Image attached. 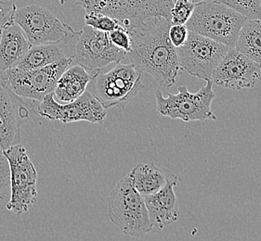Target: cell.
I'll use <instances>...</instances> for the list:
<instances>
[{
	"label": "cell",
	"instance_id": "2",
	"mask_svg": "<svg viewBox=\"0 0 261 241\" xmlns=\"http://www.w3.org/2000/svg\"><path fill=\"white\" fill-rule=\"evenodd\" d=\"M107 203L109 219L126 236L141 237L152 230L144 197L134 189L128 174L119 180Z\"/></svg>",
	"mask_w": 261,
	"mask_h": 241
},
{
	"label": "cell",
	"instance_id": "22",
	"mask_svg": "<svg viewBox=\"0 0 261 241\" xmlns=\"http://www.w3.org/2000/svg\"><path fill=\"white\" fill-rule=\"evenodd\" d=\"M230 7L246 19H261V0H214Z\"/></svg>",
	"mask_w": 261,
	"mask_h": 241
},
{
	"label": "cell",
	"instance_id": "27",
	"mask_svg": "<svg viewBox=\"0 0 261 241\" xmlns=\"http://www.w3.org/2000/svg\"><path fill=\"white\" fill-rule=\"evenodd\" d=\"M17 7L12 1L0 0V35L6 27L14 21Z\"/></svg>",
	"mask_w": 261,
	"mask_h": 241
},
{
	"label": "cell",
	"instance_id": "3",
	"mask_svg": "<svg viewBox=\"0 0 261 241\" xmlns=\"http://www.w3.org/2000/svg\"><path fill=\"white\" fill-rule=\"evenodd\" d=\"M245 16L230 7L211 1L195 3L193 14L185 23L190 32L208 37L227 47H234Z\"/></svg>",
	"mask_w": 261,
	"mask_h": 241
},
{
	"label": "cell",
	"instance_id": "13",
	"mask_svg": "<svg viewBox=\"0 0 261 241\" xmlns=\"http://www.w3.org/2000/svg\"><path fill=\"white\" fill-rule=\"evenodd\" d=\"M211 80L229 89L251 88L261 80V67L236 47H229Z\"/></svg>",
	"mask_w": 261,
	"mask_h": 241
},
{
	"label": "cell",
	"instance_id": "17",
	"mask_svg": "<svg viewBox=\"0 0 261 241\" xmlns=\"http://www.w3.org/2000/svg\"><path fill=\"white\" fill-rule=\"evenodd\" d=\"M93 74L79 64L71 65L58 80L53 91L54 99L63 104L77 99L87 90Z\"/></svg>",
	"mask_w": 261,
	"mask_h": 241
},
{
	"label": "cell",
	"instance_id": "16",
	"mask_svg": "<svg viewBox=\"0 0 261 241\" xmlns=\"http://www.w3.org/2000/svg\"><path fill=\"white\" fill-rule=\"evenodd\" d=\"M31 46L15 21L6 27L0 35V70L15 68Z\"/></svg>",
	"mask_w": 261,
	"mask_h": 241
},
{
	"label": "cell",
	"instance_id": "15",
	"mask_svg": "<svg viewBox=\"0 0 261 241\" xmlns=\"http://www.w3.org/2000/svg\"><path fill=\"white\" fill-rule=\"evenodd\" d=\"M75 3L86 12L110 16L127 31L139 21L144 20L134 0H75Z\"/></svg>",
	"mask_w": 261,
	"mask_h": 241
},
{
	"label": "cell",
	"instance_id": "24",
	"mask_svg": "<svg viewBox=\"0 0 261 241\" xmlns=\"http://www.w3.org/2000/svg\"><path fill=\"white\" fill-rule=\"evenodd\" d=\"M194 6L195 3L193 0H175L170 11L171 24L185 25L193 14Z\"/></svg>",
	"mask_w": 261,
	"mask_h": 241
},
{
	"label": "cell",
	"instance_id": "10",
	"mask_svg": "<svg viewBox=\"0 0 261 241\" xmlns=\"http://www.w3.org/2000/svg\"><path fill=\"white\" fill-rule=\"evenodd\" d=\"M73 61V57H69L32 71H21L15 67L5 71L4 76L18 96L41 101L47 95L53 93L60 76L72 65Z\"/></svg>",
	"mask_w": 261,
	"mask_h": 241
},
{
	"label": "cell",
	"instance_id": "14",
	"mask_svg": "<svg viewBox=\"0 0 261 241\" xmlns=\"http://www.w3.org/2000/svg\"><path fill=\"white\" fill-rule=\"evenodd\" d=\"M177 175L169 173L167 182L154 194L144 197L151 225L157 229L171 225L179 217L178 199L174 188L178 184Z\"/></svg>",
	"mask_w": 261,
	"mask_h": 241
},
{
	"label": "cell",
	"instance_id": "5",
	"mask_svg": "<svg viewBox=\"0 0 261 241\" xmlns=\"http://www.w3.org/2000/svg\"><path fill=\"white\" fill-rule=\"evenodd\" d=\"M213 81H206V84L195 93L189 91L186 85H179L178 94H168L165 98L161 90L155 94L156 111L160 115L172 120H217L211 110L212 101L216 99L213 91Z\"/></svg>",
	"mask_w": 261,
	"mask_h": 241
},
{
	"label": "cell",
	"instance_id": "30",
	"mask_svg": "<svg viewBox=\"0 0 261 241\" xmlns=\"http://www.w3.org/2000/svg\"></svg>",
	"mask_w": 261,
	"mask_h": 241
},
{
	"label": "cell",
	"instance_id": "4",
	"mask_svg": "<svg viewBox=\"0 0 261 241\" xmlns=\"http://www.w3.org/2000/svg\"><path fill=\"white\" fill-rule=\"evenodd\" d=\"M142 72L132 64H117L110 72H95L91 79L92 89L105 109H124L137 94L144 88Z\"/></svg>",
	"mask_w": 261,
	"mask_h": 241
},
{
	"label": "cell",
	"instance_id": "11",
	"mask_svg": "<svg viewBox=\"0 0 261 241\" xmlns=\"http://www.w3.org/2000/svg\"><path fill=\"white\" fill-rule=\"evenodd\" d=\"M37 112L47 120H61L63 124L86 120L101 125L107 115L105 107L94 95L87 90L77 99L64 104L54 99L53 92L49 93L40 101Z\"/></svg>",
	"mask_w": 261,
	"mask_h": 241
},
{
	"label": "cell",
	"instance_id": "20",
	"mask_svg": "<svg viewBox=\"0 0 261 241\" xmlns=\"http://www.w3.org/2000/svg\"><path fill=\"white\" fill-rule=\"evenodd\" d=\"M234 47L261 67V19H246Z\"/></svg>",
	"mask_w": 261,
	"mask_h": 241
},
{
	"label": "cell",
	"instance_id": "6",
	"mask_svg": "<svg viewBox=\"0 0 261 241\" xmlns=\"http://www.w3.org/2000/svg\"><path fill=\"white\" fill-rule=\"evenodd\" d=\"M3 153L11 168V193L7 209L14 215H23L37 202V170L21 143Z\"/></svg>",
	"mask_w": 261,
	"mask_h": 241
},
{
	"label": "cell",
	"instance_id": "28",
	"mask_svg": "<svg viewBox=\"0 0 261 241\" xmlns=\"http://www.w3.org/2000/svg\"><path fill=\"white\" fill-rule=\"evenodd\" d=\"M189 36V30L187 27L182 24H176L169 27L168 31V37L170 39V42L172 43L173 46L178 47L183 46Z\"/></svg>",
	"mask_w": 261,
	"mask_h": 241
},
{
	"label": "cell",
	"instance_id": "1",
	"mask_svg": "<svg viewBox=\"0 0 261 241\" xmlns=\"http://www.w3.org/2000/svg\"><path fill=\"white\" fill-rule=\"evenodd\" d=\"M171 21L162 16L149 17L129 30L131 64L142 73L151 74L159 85L168 88L176 84L182 72L177 48L168 37Z\"/></svg>",
	"mask_w": 261,
	"mask_h": 241
},
{
	"label": "cell",
	"instance_id": "19",
	"mask_svg": "<svg viewBox=\"0 0 261 241\" xmlns=\"http://www.w3.org/2000/svg\"><path fill=\"white\" fill-rule=\"evenodd\" d=\"M69 58L61 46L57 44H44L31 46L24 58L16 68L21 71H32Z\"/></svg>",
	"mask_w": 261,
	"mask_h": 241
},
{
	"label": "cell",
	"instance_id": "8",
	"mask_svg": "<svg viewBox=\"0 0 261 241\" xmlns=\"http://www.w3.org/2000/svg\"><path fill=\"white\" fill-rule=\"evenodd\" d=\"M229 47L211 38L189 31L186 43L177 48L180 67L204 81L211 80Z\"/></svg>",
	"mask_w": 261,
	"mask_h": 241
},
{
	"label": "cell",
	"instance_id": "12",
	"mask_svg": "<svg viewBox=\"0 0 261 241\" xmlns=\"http://www.w3.org/2000/svg\"><path fill=\"white\" fill-rule=\"evenodd\" d=\"M30 107L11 89L8 79L0 77V149L21 143V125L30 117Z\"/></svg>",
	"mask_w": 261,
	"mask_h": 241
},
{
	"label": "cell",
	"instance_id": "29",
	"mask_svg": "<svg viewBox=\"0 0 261 241\" xmlns=\"http://www.w3.org/2000/svg\"><path fill=\"white\" fill-rule=\"evenodd\" d=\"M203 1H211V0H193L194 3H199V2H203Z\"/></svg>",
	"mask_w": 261,
	"mask_h": 241
},
{
	"label": "cell",
	"instance_id": "7",
	"mask_svg": "<svg viewBox=\"0 0 261 241\" xmlns=\"http://www.w3.org/2000/svg\"><path fill=\"white\" fill-rule=\"evenodd\" d=\"M14 21L21 27L32 46L60 44L77 33L67 23H63L53 11L37 4L17 9Z\"/></svg>",
	"mask_w": 261,
	"mask_h": 241
},
{
	"label": "cell",
	"instance_id": "9",
	"mask_svg": "<svg viewBox=\"0 0 261 241\" xmlns=\"http://www.w3.org/2000/svg\"><path fill=\"white\" fill-rule=\"evenodd\" d=\"M126 55L112 43L109 33L85 25L77 36L73 57L77 64L95 73L111 63H120Z\"/></svg>",
	"mask_w": 261,
	"mask_h": 241
},
{
	"label": "cell",
	"instance_id": "25",
	"mask_svg": "<svg viewBox=\"0 0 261 241\" xmlns=\"http://www.w3.org/2000/svg\"><path fill=\"white\" fill-rule=\"evenodd\" d=\"M11 193V168L3 150L0 149V199L10 200Z\"/></svg>",
	"mask_w": 261,
	"mask_h": 241
},
{
	"label": "cell",
	"instance_id": "18",
	"mask_svg": "<svg viewBox=\"0 0 261 241\" xmlns=\"http://www.w3.org/2000/svg\"><path fill=\"white\" fill-rule=\"evenodd\" d=\"M134 189L143 197L154 194L167 184L169 173L153 163H139L128 173Z\"/></svg>",
	"mask_w": 261,
	"mask_h": 241
},
{
	"label": "cell",
	"instance_id": "23",
	"mask_svg": "<svg viewBox=\"0 0 261 241\" xmlns=\"http://www.w3.org/2000/svg\"><path fill=\"white\" fill-rule=\"evenodd\" d=\"M85 23L86 25L106 33H110L120 25L114 18L98 12H86Z\"/></svg>",
	"mask_w": 261,
	"mask_h": 241
},
{
	"label": "cell",
	"instance_id": "21",
	"mask_svg": "<svg viewBox=\"0 0 261 241\" xmlns=\"http://www.w3.org/2000/svg\"><path fill=\"white\" fill-rule=\"evenodd\" d=\"M141 16L146 19L162 16L170 21V11L175 0H134Z\"/></svg>",
	"mask_w": 261,
	"mask_h": 241
},
{
	"label": "cell",
	"instance_id": "26",
	"mask_svg": "<svg viewBox=\"0 0 261 241\" xmlns=\"http://www.w3.org/2000/svg\"><path fill=\"white\" fill-rule=\"evenodd\" d=\"M109 37L115 47L123 49L126 53L130 52L132 47L130 34L125 28L121 25L116 27L115 30L109 33Z\"/></svg>",
	"mask_w": 261,
	"mask_h": 241
}]
</instances>
